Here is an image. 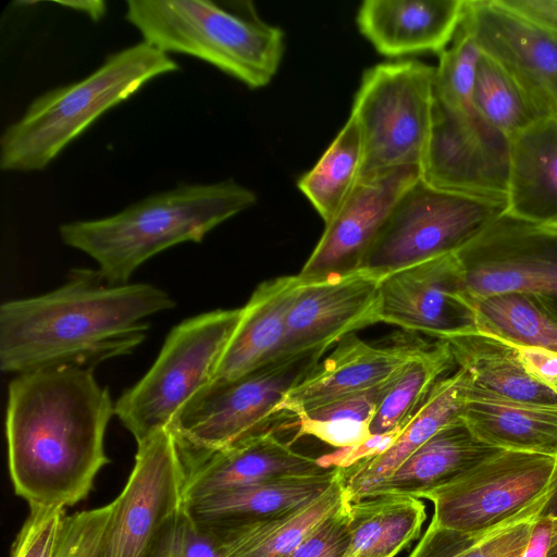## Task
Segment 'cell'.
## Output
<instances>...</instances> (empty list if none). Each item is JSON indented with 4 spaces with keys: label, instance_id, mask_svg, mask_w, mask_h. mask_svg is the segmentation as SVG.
Returning <instances> with one entry per match:
<instances>
[{
    "label": "cell",
    "instance_id": "cell-1",
    "mask_svg": "<svg viewBox=\"0 0 557 557\" xmlns=\"http://www.w3.org/2000/svg\"><path fill=\"white\" fill-rule=\"evenodd\" d=\"M109 389L92 368L17 374L9 384L8 461L15 493L29 508H66L85 499L102 467Z\"/></svg>",
    "mask_w": 557,
    "mask_h": 557
},
{
    "label": "cell",
    "instance_id": "cell-2",
    "mask_svg": "<svg viewBox=\"0 0 557 557\" xmlns=\"http://www.w3.org/2000/svg\"><path fill=\"white\" fill-rule=\"evenodd\" d=\"M174 307L152 284H110L98 269H74L54 290L1 305L0 368H92L131 354L147 337V318Z\"/></svg>",
    "mask_w": 557,
    "mask_h": 557
},
{
    "label": "cell",
    "instance_id": "cell-3",
    "mask_svg": "<svg viewBox=\"0 0 557 557\" xmlns=\"http://www.w3.org/2000/svg\"><path fill=\"white\" fill-rule=\"evenodd\" d=\"M256 202V194L234 180L180 184L113 215L63 223L59 235L66 246L94 259L108 283L126 284L154 255L182 243H200Z\"/></svg>",
    "mask_w": 557,
    "mask_h": 557
},
{
    "label": "cell",
    "instance_id": "cell-4",
    "mask_svg": "<svg viewBox=\"0 0 557 557\" xmlns=\"http://www.w3.org/2000/svg\"><path fill=\"white\" fill-rule=\"evenodd\" d=\"M124 17L143 41L163 53L205 61L247 87L274 78L284 33L263 21L251 1L127 0Z\"/></svg>",
    "mask_w": 557,
    "mask_h": 557
},
{
    "label": "cell",
    "instance_id": "cell-5",
    "mask_svg": "<svg viewBox=\"0 0 557 557\" xmlns=\"http://www.w3.org/2000/svg\"><path fill=\"white\" fill-rule=\"evenodd\" d=\"M180 70L145 41L110 53L84 78L36 97L0 137V169L45 170L74 139L148 82Z\"/></svg>",
    "mask_w": 557,
    "mask_h": 557
},
{
    "label": "cell",
    "instance_id": "cell-6",
    "mask_svg": "<svg viewBox=\"0 0 557 557\" xmlns=\"http://www.w3.org/2000/svg\"><path fill=\"white\" fill-rule=\"evenodd\" d=\"M324 351L276 357L233 382L203 389L170 426L184 466L286 423L280 411L285 396L314 371Z\"/></svg>",
    "mask_w": 557,
    "mask_h": 557
},
{
    "label": "cell",
    "instance_id": "cell-7",
    "mask_svg": "<svg viewBox=\"0 0 557 557\" xmlns=\"http://www.w3.org/2000/svg\"><path fill=\"white\" fill-rule=\"evenodd\" d=\"M243 307L189 318L171 330L147 373L114 403V413L137 443L170 429L212 382L240 321Z\"/></svg>",
    "mask_w": 557,
    "mask_h": 557
},
{
    "label": "cell",
    "instance_id": "cell-8",
    "mask_svg": "<svg viewBox=\"0 0 557 557\" xmlns=\"http://www.w3.org/2000/svg\"><path fill=\"white\" fill-rule=\"evenodd\" d=\"M434 76V66L417 60L381 63L363 72L350 112L363 143L360 180L421 168L432 126Z\"/></svg>",
    "mask_w": 557,
    "mask_h": 557
},
{
    "label": "cell",
    "instance_id": "cell-9",
    "mask_svg": "<svg viewBox=\"0 0 557 557\" xmlns=\"http://www.w3.org/2000/svg\"><path fill=\"white\" fill-rule=\"evenodd\" d=\"M507 210L506 199L446 191L420 178L398 199L359 270L382 278L457 252Z\"/></svg>",
    "mask_w": 557,
    "mask_h": 557
},
{
    "label": "cell",
    "instance_id": "cell-10",
    "mask_svg": "<svg viewBox=\"0 0 557 557\" xmlns=\"http://www.w3.org/2000/svg\"><path fill=\"white\" fill-rule=\"evenodd\" d=\"M557 474V457L499 449L423 498L438 525L472 533L539 518Z\"/></svg>",
    "mask_w": 557,
    "mask_h": 557
},
{
    "label": "cell",
    "instance_id": "cell-11",
    "mask_svg": "<svg viewBox=\"0 0 557 557\" xmlns=\"http://www.w3.org/2000/svg\"><path fill=\"white\" fill-rule=\"evenodd\" d=\"M185 479L170 429L137 443L134 468L111 503L97 557H148L163 527L183 506Z\"/></svg>",
    "mask_w": 557,
    "mask_h": 557
},
{
    "label": "cell",
    "instance_id": "cell-12",
    "mask_svg": "<svg viewBox=\"0 0 557 557\" xmlns=\"http://www.w3.org/2000/svg\"><path fill=\"white\" fill-rule=\"evenodd\" d=\"M456 253L475 304L503 294L557 296V227L506 212Z\"/></svg>",
    "mask_w": 557,
    "mask_h": 557
},
{
    "label": "cell",
    "instance_id": "cell-13",
    "mask_svg": "<svg viewBox=\"0 0 557 557\" xmlns=\"http://www.w3.org/2000/svg\"><path fill=\"white\" fill-rule=\"evenodd\" d=\"M509 172L510 138L475 109H454L435 98L421 180L446 191L507 200Z\"/></svg>",
    "mask_w": 557,
    "mask_h": 557
},
{
    "label": "cell",
    "instance_id": "cell-14",
    "mask_svg": "<svg viewBox=\"0 0 557 557\" xmlns=\"http://www.w3.org/2000/svg\"><path fill=\"white\" fill-rule=\"evenodd\" d=\"M379 320L438 341L478 331L476 304L457 253L431 258L382 277Z\"/></svg>",
    "mask_w": 557,
    "mask_h": 557
},
{
    "label": "cell",
    "instance_id": "cell-15",
    "mask_svg": "<svg viewBox=\"0 0 557 557\" xmlns=\"http://www.w3.org/2000/svg\"><path fill=\"white\" fill-rule=\"evenodd\" d=\"M460 25L544 116L557 119V36L502 0H466Z\"/></svg>",
    "mask_w": 557,
    "mask_h": 557
},
{
    "label": "cell",
    "instance_id": "cell-16",
    "mask_svg": "<svg viewBox=\"0 0 557 557\" xmlns=\"http://www.w3.org/2000/svg\"><path fill=\"white\" fill-rule=\"evenodd\" d=\"M421 178L420 168L384 172L358 182L325 224L298 277L312 283L359 270L369 248L403 194Z\"/></svg>",
    "mask_w": 557,
    "mask_h": 557
},
{
    "label": "cell",
    "instance_id": "cell-17",
    "mask_svg": "<svg viewBox=\"0 0 557 557\" xmlns=\"http://www.w3.org/2000/svg\"><path fill=\"white\" fill-rule=\"evenodd\" d=\"M380 282L364 270L301 282L277 357L314 348L327 350L351 333L379 323Z\"/></svg>",
    "mask_w": 557,
    "mask_h": 557
},
{
    "label": "cell",
    "instance_id": "cell-18",
    "mask_svg": "<svg viewBox=\"0 0 557 557\" xmlns=\"http://www.w3.org/2000/svg\"><path fill=\"white\" fill-rule=\"evenodd\" d=\"M422 348L410 344L376 346L348 335L287 393L280 411L290 424L308 411L377 386L403 371Z\"/></svg>",
    "mask_w": 557,
    "mask_h": 557
},
{
    "label": "cell",
    "instance_id": "cell-19",
    "mask_svg": "<svg viewBox=\"0 0 557 557\" xmlns=\"http://www.w3.org/2000/svg\"><path fill=\"white\" fill-rule=\"evenodd\" d=\"M183 502L219 491L327 472L318 458L300 454L273 431L246 438L187 466Z\"/></svg>",
    "mask_w": 557,
    "mask_h": 557
},
{
    "label": "cell",
    "instance_id": "cell-20",
    "mask_svg": "<svg viewBox=\"0 0 557 557\" xmlns=\"http://www.w3.org/2000/svg\"><path fill=\"white\" fill-rule=\"evenodd\" d=\"M466 0H366L356 22L382 55L441 53L455 37Z\"/></svg>",
    "mask_w": 557,
    "mask_h": 557
},
{
    "label": "cell",
    "instance_id": "cell-21",
    "mask_svg": "<svg viewBox=\"0 0 557 557\" xmlns=\"http://www.w3.org/2000/svg\"><path fill=\"white\" fill-rule=\"evenodd\" d=\"M338 467L323 474L244 485L183 502L191 520L220 537L305 506L322 495L336 479Z\"/></svg>",
    "mask_w": 557,
    "mask_h": 557
},
{
    "label": "cell",
    "instance_id": "cell-22",
    "mask_svg": "<svg viewBox=\"0 0 557 557\" xmlns=\"http://www.w3.org/2000/svg\"><path fill=\"white\" fill-rule=\"evenodd\" d=\"M460 418L492 447L557 457V405L511 399L468 382Z\"/></svg>",
    "mask_w": 557,
    "mask_h": 557
},
{
    "label": "cell",
    "instance_id": "cell-23",
    "mask_svg": "<svg viewBox=\"0 0 557 557\" xmlns=\"http://www.w3.org/2000/svg\"><path fill=\"white\" fill-rule=\"evenodd\" d=\"M300 284L298 275L280 276L253 290L208 387L233 382L277 357Z\"/></svg>",
    "mask_w": 557,
    "mask_h": 557
},
{
    "label": "cell",
    "instance_id": "cell-24",
    "mask_svg": "<svg viewBox=\"0 0 557 557\" xmlns=\"http://www.w3.org/2000/svg\"><path fill=\"white\" fill-rule=\"evenodd\" d=\"M467 382L468 375L460 368L442 377L387 450L349 467H338L345 503L364 498L434 434L459 419Z\"/></svg>",
    "mask_w": 557,
    "mask_h": 557
},
{
    "label": "cell",
    "instance_id": "cell-25",
    "mask_svg": "<svg viewBox=\"0 0 557 557\" xmlns=\"http://www.w3.org/2000/svg\"><path fill=\"white\" fill-rule=\"evenodd\" d=\"M507 213L557 227V119L542 117L510 138Z\"/></svg>",
    "mask_w": 557,
    "mask_h": 557
},
{
    "label": "cell",
    "instance_id": "cell-26",
    "mask_svg": "<svg viewBox=\"0 0 557 557\" xmlns=\"http://www.w3.org/2000/svg\"><path fill=\"white\" fill-rule=\"evenodd\" d=\"M497 450L478 440L459 418L434 434L366 497L396 494L423 498Z\"/></svg>",
    "mask_w": 557,
    "mask_h": 557
},
{
    "label": "cell",
    "instance_id": "cell-27",
    "mask_svg": "<svg viewBox=\"0 0 557 557\" xmlns=\"http://www.w3.org/2000/svg\"><path fill=\"white\" fill-rule=\"evenodd\" d=\"M446 342L474 385L511 399L557 405V393L527 373L515 344L481 331Z\"/></svg>",
    "mask_w": 557,
    "mask_h": 557
},
{
    "label": "cell",
    "instance_id": "cell-28",
    "mask_svg": "<svg viewBox=\"0 0 557 557\" xmlns=\"http://www.w3.org/2000/svg\"><path fill=\"white\" fill-rule=\"evenodd\" d=\"M350 545L345 557H395L425 521L420 498L383 494L346 503Z\"/></svg>",
    "mask_w": 557,
    "mask_h": 557
},
{
    "label": "cell",
    "instance_id": "cell-29",
    "mask_svg": "<svg viewBox=\"0 0 557 557\" xmlns=\"http://www.w3.org/2000/svg\"><path fill=\"white\" fill-rule=\"evenodd\" d=\"M345 504L339 474L313 502L283 516L225 533L221 557H284Z\"/></svg>",
    "mask_w": 557,
    "mask_h": 557
},
{
    "label": "cell",
    "instance_id": "cell-30",
    "mask_svg": "<svg viewBox=\"0 0 557 557\" xmlns=\"http://www.w3.org/2000/svg\"><path fill=\"white\" fill-rule=\"evenodd\" d=\"M363 143L354 115L321 156L297 182L298 189L313 206L324 224L329 223L360 180Z\"/></svg>",
    "mask_w": 557,
    "mask_h": 557
},
{
    "label": "cell",
    "instance_id": "cell-31",
    "mask_svg": "<svg viewBox=\"0 0 557 557\" xmlns=\"http://www.w3.org/2000/svg\"><path fill=\"white\" fill-rule=\"evenodd\" d=\"M454 363L446 341L423 347L405 367L382 400L370 425L371 435L403 429Z\"/></svg>",
    "mask_w": 557,
    "mask_h": 557
},
{
    "label": "cell",
    "instance_id": "cell-32",
    "mask_svg": "<svg viewBox=\"0 0 557 557\" xmlns=\"http://www.w3.org/2000/svg\"><path fill=\"white\" fill-rule=\"evenodd\" d=\"M478 331L516 345L557 351V322L529 295L503 294L476 302Z\"/></svg>",
    "mask_w": 557,
    "mask_h": 557
},
{
    "label": "cell",
    "instance_id": "cell-33",
    "mask_svg": "<svg viewBox=\"0 0 557 557\" xmlns=\"http://www.w3.org/2000/svg\"><path fill=\"white\" fill-rule=\"evenodd\" d=\"M539 518L472 534L431 521L408 557H523Z\"/></svg>",
    "mask_w": 557,
    "mask_h": 557
},
{
    "label": "cell",
    "instance_id": "cell-34",
    "mask_svg": "<svg viewBox=\"0 0 557 557\" xmlns=\"http://www.w3.org/2000/svg\"><path fill=\"white\" fill-rule=\"evenodd\" d=\"M473 107L482 119L509 138L545 117L517 82L484 52L476 70Z\"/></svg>",
    "mask_w": 557,
    "mask_h": 557
},
{
    "label": "cell",
    "instance_id": "cell-35",
    "mask_svg": "<svg viewBox=\"0 0 557 557\" xmlns=\"http://www.w3.org/2000/svg\"><path fill=\"white\" fill-rule=\"evenodd\" d=\"M482 51L472 35L459 25L435 67V98L447 107L473 110V88Z\"/></svg>",
    "mask_w": 557,
    "mask_h": 557
},
{
    "label": "cell",
    "instance_id": "cell-36",
    "mask_svg": "<svg viewBox=\"0 0 557 557\" xmlns=\"http://www.w3.org/2000/svg\"><path fill=\"white\" fill-rule=\"evenodd\" d=\"M148 557H221V541L199 528L182 506L163 527Z\"/></svg>",
    "mask_w": 557,
    "mask_h": 557
},
{
    "label": "cell",
    "instance_id": "cell-37",
    "mask_svg": "<svg viewBox=\"0 0 557 557\" xmlns=\"http://www.w3.org/2000/svg\"><path fill=\"white\" fill-rule=\"evenodd\" d=\"M65 519V508H30L10 557H54Z\"/></svg>",
    "mask_w": 557,
    "mask_h": 557
},
{
    "label": "cell",
    "instance_id": "cell-38",
    "mask_svg": "<svg viewBox=\"0 0 557 557\" xmlns=\"http://www.w3.org/2000/svg\"><path fill=\"white\" fill-rule=\"evenodd\" d=\"M112 504L66 516L54 557H97Z\"/></svg>",
    "mask_w": 557,
    "mask_h": 557
},
{
    "label": "cell",
    "instance_id": "cell-39",
    "mask_svg": "<svg viewBox=\"0 0 557 557\" xmlns=\"http://www.w3.org/2000/svg\"><path fill=\"white\" fill-rule=\"evenodd\" d=\"M350 545L346 503L284 557H345Z\"/></svg>",
    "mask_w": 557,
    "mask_h": 557
},
{
    "label": "cell",
    "instance_id": "cell-40",
    "mask_svg": "<svg viewBox=\"0 0 557 557\" xmlns=\"http://www.w3.org/2000/svg\"><path fill=\"white\" fill-rule=\"evenodd\" d=\"M295 438L313 436L331 446L352 448L364 444L372 435L370 423L350 419L315 420L299 417L294 421Z\"/></svg>",
    "mask_w": 557,
    "mask_h": 557
},
{
    "label": "cell",
    "instance_id": "cell-41",
    "mask_svg": "<svg viewBox=\"0 0 557 557\" xmlns=\"http://www.w3.org/2000/svg\"><path fill=\"white\" fill-rule=\"evenodd\" d=\"M400 373L401 371L377 386L308 411L300 417L315 420L350 419L371 424L382 400Z\"/></svg>",
    "mask_w": 557,
    "mask_h": 557
},
{
    "label": "cell",
    "instance_id": "cell-42",
    "mask_svg": "<svg viewBox=\"0 0 557 557\" xmlns=\"http://www.w3.org/2000/svg\"><path fill=\"white\" fill-rule=\"evenodd\" d=\"M516 347L527 373L557 393V351L537 346Z\"/></svg>",
    "mask_w": 557,
    "mask_h": 557
},
{
    "label": "cell",
    "instance_id": "cell-43",
    "mask_svg": "<svg viewBox=\"0 0 557 557\" xmlns=\"http://www.w3.org/2000/svg\"><path fill=\"white\" fill-rule=\"evenodd\" d=\"M557 36V0H502Z\"/></svg>",
    "mask_w": 557,
    "mask_h": 557
},
{
    "label": "cell",
    "instance_id": "cell-44",
    "mask_svg": "<svg viewBox=\"0 0 557 557\" xmlns=\"http://www.w3.org/2000/svg\"><path fill=\"white\" fill-rule=\"evenodd\" d=\"M550 527L552 521L549 519L539 518L523 557H545L549 543Z\"/></svg>",
    "mask_w": 557,
    "mask_h": 557
},
{
    "label": "cell",
    "instance_id": "cell-45",
    "mask_svg": "<svg viewBox=\"0 0 557 557\" xmlns=\"http://www.w3.org/2000/svg\"><path fill=\"white\" fill-rule=\"evenodd\" d=\"M58 3L84 13L94 22L101 20L107 11L106 2L100 0L60 1Z\"/></svg>",
    "mask_w": 557,
    "mask_h": 557
},
{
    "label": "cell",
    "instance_id": "cell-46",
    "mask_svg": "<svg viewBox=\"0 0 557 557\" xmlns=\"http://www.w3.org/2000/svg\"><path fill=\"white\" fill-rule=\"evenodd\" d=\"M540 519H557V474L549 496L540 513Z\"/></svg>",
    "mask_w": 557,
    "mask_h": 557
},
{
    "label": "cell",
    "instance_id": "cell-47",
    "mask_svg": "<svg viewBox=\"0 0 557 557\" xmlns=\"http://www.w3.org/2000/svg\"><path fill=\"white\" fill-rule=\"evenodd\" d=\"M540 308L557 322V296H531Z\"/></svg>",
    "mask_w": 557,
    "mask_h": 557
},
{
    "label": "cell",
    "instance_id": "cell-48",
    "mask_svg": "<svg viewBox=\"0 0 557 557\" xmlns=\"http://www.w3.org/2000/svg\"><path fill=\"white\" fill-rule=\"evenodd\" d=\"M550 521H552V527H550L549 543L547 546L545 557H557V519H554Z\"/></svg>",
    "mask_w": 557,
    "mask_h": 557
}]
</instances>
